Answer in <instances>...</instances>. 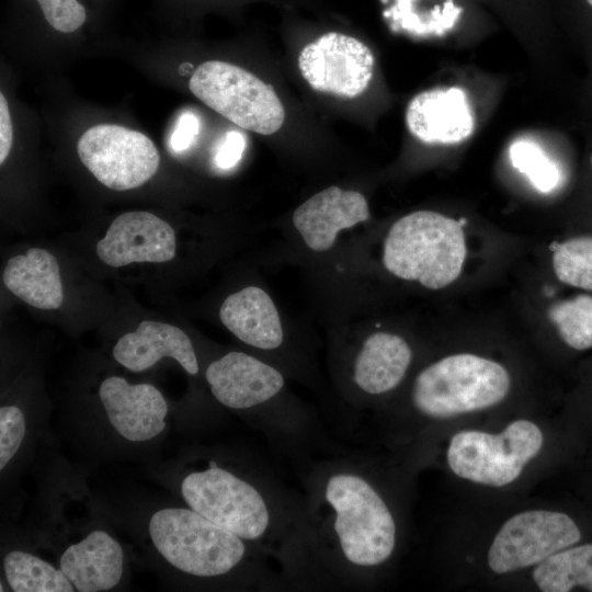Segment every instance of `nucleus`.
<instances>
[{"label": "nucleus", "mask_w": 592, "mask_h": 592, "mask_svg": "<svg viewBox=\"0 0 592 592\" xmlns=\"http://www.w3.org/2000/svg\"><path fill=\"white\" fill-rule=\"evenodd\" d=\"M358 455L319 460L301 494L312 588H358L394 556L398 525Z\"/></svg>", "instance_id": "f257e3e1"}, {"label": "nucleus", "mask_w": 592, "mask_h": 592, "mask_svg": "<svg viewBox=\"0 0 592 592\" xmlns=\"http://www.w3.org/2000/svg\"><path fill=\"white\" fill-rule=\"evenodd\" d=\"M205 379L224 407L249 413L269 440L303 457L319 441L318 420L282 400L283 373L251 354L230 351L208 364Z\"/></svg>", "instance_id": "f03ea898"}, {"label": "nucleus", "mask_w": 592, "mask_h": 592, "mask_svg": "<svg viewBox=\"0 0 592 592\" xmlns=\"http://www.w3.org/2000/svg\"><path fill=\"white\" fill-rule=\"evenodd\" d=\"M149 535L166 561L194 578L223 579L246 567L281 576L269 557L189 506L153 513Z\"/></svg>", "instance_id": "7ed1b4c3"}, {"label": "nucleus", "mask_w": 592, "mask_h": 592, "mask_svg": "<svg viewBox=\"0 0 592 592\" xmlns=\"http://www.w3.org/2000/svg\"><path fill=\"white\" fill-rule=\"evenodd\" d=\"M466 244L462 224L431 210L399 218L389 229L383 262L392 275L440 289L462 272Z\"/></svg>", "instance_id": "20e7f679"}, {"label": "nucleus", "mask_w": 592, "mask_h": 592, "mask_svg": "<svg viewBox=\"0 0 592 592\" xmlns=\"http://www.w3.org/2000/svg\"><path fill=\"white\" fill-rule=\"evenodd\" d=\"M511 379L499 363L470 353L445 356L415 376L410 401L425 420H447L500 403Z\"/></svg>", "instance_id": "39448f33"}, {"label": "nucleus", "mask_w": 592, "mask_h": 592, "mask_svg": "<svg viewBox=\"0 0 592 592\" xmlns=\"http://www.w3.org/2000/svg\"><path fill=\"white\" fill-rule=\"evenodd\" d=\"M543 444L539 426L520 419L498 434L477 430L457 432L449 440L446 460L449 469L462 479L503 487L520 477Z\"/></svg>", "instance_id": "423d86ee"}, {"label": "nucleus", "mask_w": 592, "mask_h": 592, "mask_svg": "<svg viewBox=\"0 0 592 592\" xmlns=\"http://www.w3.org/2000/svg\"><path fill=\"white\" fill-rule=\"evenodd\" d=\"M189 88L205 105L241 128L272 135L284 123V106L273 88L236 65L205 61L193 72Z\"/></svg>", "instance_id": "0eeeda50"}, {"label": "nucleus", "mask_w": 592, "mask_h": 592, "mask_svg": "<svg viewBox=\"0 0 592 592\" xmlns=\"http://www.w3.org/2000/svg\"><path fill=\"white\" fill-rule=\"evenodd\" d=\"M77 152L94 178L114 191L143 185L156 174L160 163L149 137L113 124L87 129L78 140Z\"/></svg>", "instance_id": "6e6552de"}, {"label": "nucleus", "mask_w": 592, "mask_h": 592, "mask_svg": "<svg viewBox=\"0 0 592 592\" xmlns=\"http://www.w3.org/2000/svg\"><path fill=\"white\" fill-rule=\"evenodd\" d=\"M581 532L567 514L549 510L520 512L501 526L487 556L498 574L536 566L555 553L577 544Z\"/></svg>", "instance_id": "1a4fd4ad"}, {"label": "nucleus", "mask_w": 592, "mask_h": 592, "mask_svg": "<svg viewBox=\"0 0 592 592\" xmlns=\"http://www.w3.org/2000/svg\"><path fill=\"white\" fill-rule=\"evenodd\" d=\"M371 49L355 37L329 32L299 53L298 68L316 91L355 98L368 87L374 71Z\"/></svg>", "instance_id": "9d476101"}, {"label": "nucleus", "mask_w": 592, "mask_h": 592, "mask_svg": "<svg viewBox=\"0 0 592 592\" xmlns=\"http://www.w3.org/2000/svg\"><path fill=\"white\" fill-rule=\"evenodd\" d=\"M173 228L149 212H127L117 216L96 244L99 259L113 267L132 263H162L175 255Z\"/></svg>", "instance_id": "9b49d317"}, {"label": "nucleus", "mask_w": 592, "mask_h": 592, "mask_svg": "<svg viewBox=\"0 0 592 592\" xmlns=\"http://www.w3.org/2000/svg\"><path fill=\"white\" fill-rule=\"evenodd\" d=\"M99 397L109 422L127 441H149L166 428L168 403L150 384L133 385L110 376L101 383Z\"/></svg>", "instance_id": "f8f14e48"}, {"label": "nucleus", "mask_w": 592, "mask_h": 592, "mask_svg": "<svg viewBox=\"0 0 592 592\" xmlns=\"http://www.w3.org/2000/svg\"><path fill=\"white\" fill-rule=\"evenodd\" d=\"M369 218V208L363 194L327 187L299 205L293 214V224L306 246L316 251L329 250L338 234Z\"/></svg>", "instance_id": "ddd939ff"}, {"label": "nucleus", "mask_w": 592, "mask_h": 592, "mask_svg": "<svg viewBox=\"0 0 592 592\" xmlns=\"http://www.w3.org/2000/svg\"><path fill=\"white\" fill-rule=\"evenodd\" d=\"M409 132L426 144H456L474 130V115L464 90L436 88L417 94L408 104Z\"/></svg>", "instance_id": "4468645a"}, {"label": "nucleus", "mask_w": 592, "mask_h": 592, "mask_svg": "<svg viewBox=\"0 0 592 592\" xmlns=\"http://www.w3.org/2000/svg\"><path fill=\"white\" fill-rule=\"evenodd\" d=\"M412 362V350L400 335L374 332L356 349L349 379L355 397L376 398L394 391L406 377Z\"/></svg>", "instance_id": "2eb2a0df"}, {"label": "nucleus", "mask_w": 592, "mask_h": 592, "mask_svg": "<svg viewBox=\"0 0 592 592\" xmlns=\"http://www.w3.org/2000/svg\"><path fill=\"white\" fill-rule=\"evenodd\" d=\"M113 357L132 372L148 369L163 357L175 360L190 375L200 371L189 335L161 321L144 320L135 331L121 337L113 348Z\"/></svg>", "instance_id": "dca6fc26"}, {"label": "nucleus", "mask_w": 592, "mask_h": 592, "mask_svg": "<svg viewBox=\"0 0 592 592\" xmlns=\"http://www.w3.org/2000/svg\"><path fill=\"white\" fill-rule=\"evenodd\" d=\"M59 568L76 591H107L122 579L124 553L110 534L95 530L64 551Z\"/></svg>", "instance_id": "f3484780"}, {"label": "nucleus", "mask_w": 592, "mask_h": 592, "mask_svg": "<svg viewBox=\"0 0 592 592\" xmlns=\"http://www.w3.org/2000/svg\"><path fill=\"white\" fill-rule=\"evenodd\" d=\"M223 325L241 342L262 351H274L284 342V330L271 296L248 286L231 295L219 309Z\"/></svg>", "instance_id": "a211bd4d"}, {"label": "nucleus", "mask_w": 592, "mask_h": 592, "mask_svg": "<svg viewBox=\"0 0 592 592\" xmlns=\"http://www.w3.org/2000/svg\"><path fill=\"white\" fill-rule=\"evenodd\" d=\"M3 283L13 295L38 309H57L64 300L58 261L44 249L32 248L12 257L4 267Z\"/></svg>", "instance_id": "6ab92c4d"}, {"label": "nucleus", "mask_w": 592, "mask_h": 592, "mask_svg": "<svg viewBox=\"0 0 592 592\" xmlns=\"http://www.w3.org/2000/svg\"><path fill=\"white\" fill-rule=\"evenodd\" d=\"M533 580L543 592L592 591V544L569 546L536 565Z\"/></svg>", "instance_id": "aec40b11"}, {"label": "nucleus", "mask_w": 592, "mask_h": 592, "mask_svg": "<svg viewBox=\"0 0 592 592\" xmlns=\"http://www.w3.org/2000/svg\"><path fill=\"white\" fill-rule=\"evenodd\" d=\"M7 581L14 592H72V583L60 568L22 550H12L3 559Z\"/></svg>", "instance_id": "412c9836"}, {"label": "nucleus", "mask_w": 592, "mask_h": 592, "mask_svg": "<svg viewBox=\"0 0 592 592\" xmlns=\"http://www.w3.org/2000/svg\"><path fill=\"white\" fill-rule=\"evenodd\" d=\"M549 317L567 345L580 351L592 348V296L561 300L550 308Z\"/></svg>", "instance_id": "4be33fe9"}, {"label": "nucleus", "mask_w": 592, "mask_h": 592, "mask_svg": "<svg viewBox=\"0 0 592 592\" xmlns=\"http://www.w3.org/2000/svg\"><path fill=\"white\" fill-rule=\"evenodd\" d=\"M553 267L563 284L592 291V236H578L560 243L553 254Z\"/></svg>", "instance_id": "5701e85b"}, {"label": "nucleus", "mask_w": 592, "mask_h": 592, "mask_svg": "<svg viewBox=\"0 0 592 592\" xmlns=\"http://www.w3.org/2000/svg\"><path fill=\"white\" fill-rule=\"evenodd\" d=\"M509 157L513 167L524 173L537 191L547 193L557 186L559 171L536 144L514 141L509 148Z\"/></svg>", "instance_id": "b1692460"}, {"label": "nucleus", "mask_w": 592, "mask_h": 592, "mask_svg": "<svg viewBox=\"0 0 592 592\" xmlns=\"http://www.w3.org/2000/svg\"><path fill=\"white\" fill-rule=\"evenodd\" d=\"M25 435V418L16 406L0 409V469L2 470L19 451Z\"/></svg>", "instance_id": "393cba45"}, {"label": "nucleus", "mask_w": 592, "mask_h": 592, "mask_svg": "<svg viewBox=\"0 0 592 592\" xmlns=\"http://www.w3.org/2000/svg\"><path fill=\"white\" fill-rule=\"evenodd\" d=\"M47 23L58 32L71 33L86 21L84 7L77 0H36Z\"/></svg>", "instance_id": "a878e982"}, {"label": "nucleus", "mask_w": 592, "mask_h": 592, "mask_svg": "<svg viewBox=\"0 0 592 592\" xmlns=\"http://www.w3.org/2000/svg\"><path fill=\"white\" fill-rule=\"evenodd\" d=\"M246 148L244 135L238 130L227 132L216 147L214 162L221 170L234 168L241 160Z\"/></svg>", "instance_id": "bb28decb"}, {"label": "nucleus", "mask_w": 592, "mask_h": 592, "mask_svg": "<svg viewBox=\"0 0 592 592\" xmlns=\"http://www.w3.org/2000/svg\"><path fill=\"white\" fill-rule=\"evenodd\" d=\"M201 122L198 116L191 112H183L177 121L170 136V148L174 152H181L190 148L200 133Z\"/></svg>", "instance_id": "cd10ccee"}, {"label": "nucleus", "mask_w": 592, "mask_h": 592, "mask_svg": "<svg viewBox=\"0 0 592 592\" xmlns=\"http://www.w3.org/2000/svg\"><path fill=\"white\" fill-rule=\"evenodd\" d=\"M13 141V130L8 102L4 95L0 94V163L3 164L8 158Z\"/></svg>", "instance_id": "c85d7f7f"}, {"label": "nucleus", "mask_w": 592, "mask_h": 592, "mask_svg": "<svg viewBox=\"0 0 592 592\" xmlns=\"http://www.w3.org/2000/svg\"><path fill=\"white\" fill-rule=\"evenodd\" d=\"M587 1L592 7V0H587Z\"/></svg>", "instance_id": "c756f323"}, {"label": "nucleus", "mask_w": 592, "mask_h": 592, "mask_svg": "<svg viewBox=\"0 0 592 592\" xmlns=\"http://www.w3.org/2000/svg\"><path fill=\"white\" fill-rule=\"evenodd\" d=\"M591 167H592V156H591Z\"/></svg>", "instance_id": "7c9ffc66"}]
</instances>
